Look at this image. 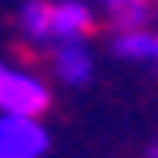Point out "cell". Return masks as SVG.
I'll return each instance as SVG.
<instances>
[{"label":"cell","mask_w":158,"mask_h":158,"mask_svg":"<svg viewBox=\"0 0 158 158\" xmlns=\"http://www.w3.org/2000/svg\"><path fill=\"white\" fill-rule=\"evenodd\" d=\"M98 4H107V0H98Z\"/></svg>","instance_id":"cell-9"},{"label":"cell","mask_w":158,"mask_h":158,"mask_svg":"<svg viewBox=\"0 0 158 158\" xmlns=\"http://www.w3.org/2000/svg\"><path fill=\"white\" fill-rule=\"evenodd\" d=\"M94 34V9L85 0H56L52 4V39L56 43H81Z\"/></svg>","instance_id":"cell-3"},{"label":"cell","mask_w":158,"mask_h":158,"mask_svg":"<svg viewBox=\"0 0 158 158\" xmlns=\"http://www.w3.org/2000/svg\"><path fill=\"white\" fill-rule=\"evenodd\" d=\"M17 22H22V30L30 39H52V4L47 0H26Z\"/></svg>","instance_id":"cell-7"},{"label":"cell","mask_w":158,"mask_h":158,"mask_svg":"<svg viewBox=\"0 0 158 158\" xmlns=\"http://www.w3.org/2000/svg\"><path fill=\"white\" fill-rule=\"evenodd\" d=\"M52 69L64 85H85L94 77V56H90L85 43H60L56 56H52Z\"/></svg>","instance_id":"cell-4"},{"label":"cell","mask_w":158,"mask_h":158,"mask_svg":"<svg viewBox=\"0 0 158 158\" xmlns=\"http://www.w3.org/2000/svg\"><path fill=\"white\" fill-rule=\"evenodd\" d=\"M52 137L39 115H0V158H43Z\"/></svg>","instance_id":"cell-2"},{"label":"cell","mask_w":158,"mask_h":158,"mask_svg":"<svg viewBox=\"0 0 158 158\" xmlns=\"http://www.w3.org/2000/svg\"><path fill=\"white\" fill-rule=\"evenodd\" d=\"M107 13L120 30H141L150 26V0H107Z\"/></svg>","instance_id":"cell-6"},{"label":"cell","mask_w":158,"mask_h":158,"mask_svg":"<svg viewBox=\"0 0 158 158\" xmlns=\"http://www.w3.org/2000/svg\"><path fill=\"white\" fill-rule=\"evenodd\" d=\"M150 158H158V141H154V145H150Z\"/></svg>","instance_id":"cell-8"},{"label":"cell","mask_w":158,"mask_h":158,"mask_svg":"<svg viewBox=\"0 0 158 158\" xmlns=\"http://www.w3.org/2000/svg\"><path fill=\"white\" fill-rule=\"evenodd\" d=\"M47 107H52L47 81L0 60V115H39L43 120Z\"/></svg>","instance_id":"cell-1"},{"label":"cell","mask_w":158,"mask_h":158,"mask_svg":"<svg viewBox=\"0 0 158 158\" xmlns=\"http://www.w3.org/2000/svg\"><path fill=\"white\" fill-rule=\"evenodd\" d=\"M115 56H124V60H141V64H150L158 69V34L154 30H120L115 34Z\"/></svg>","instance_id":"cell-5"}]
</instances>
